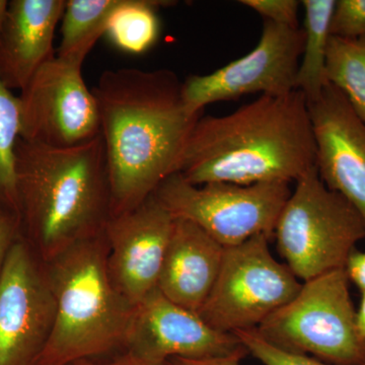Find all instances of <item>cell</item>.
I'll list each match as a JSON object with an SVG mask.
<instances>
[{
	"label": "cell",
	"mask_w": 365,
	"mask_h": 365,
	"mask_svg": "<svg viewBox=\"0 0 365 365\" xmlns=\"http://www.w3.org/2000/svg\"><path fill=\"white\" fill-rule=\"evenodd\" d=\"M182 81L169 69H111L93 88L111 191V217L128 212L176 174L202 114L187 110Z\"/></svg>",
	"instance_id": "obj_1"
},
{
	"label": "cell",
	"mask_w": 365,
	"mask_h": 365,
	"mask_svg": "<svg viewBox=\"0 0 365 365\" xmlns=\"http://www.w3.org/2000/svg\"><path fill=\"white\" fill-rule=\"evenodd\" d=\"M316 165V141L304 93L260 96L225 116H201L178 174L190 184L297 182Z\"/></svg>",
	"instance_id": "obj_2"
},
{
	"label": "cell",
	"mask_w": 365,
	"mask_h": 365,
	"mask_svg": "<svg viewBox=\"0 0 365 365\" xmlns=\"http://www.w3.org/2000/svg\"><path fill=\"white\" fill-rule=\"evenodd\" d=\"M16 179L21 235L43 263L102 234L111 217L102 135L69 148L19 139Z\"/></svg>",
	"instance_id": "obj_3"
},
{
	"label": "cell",
	"mask_w": 365,
	"mask_h": 365,
	"mask_svg": "<svg viewBox=\"0 0 365 365\" xmlns=\"http://www.w3.org/2000/svg\"><path fill=\"white\" fill-rule=\"evenodd\" d=\"M104 232L45 264L54 295V325L35 365H71L126 349L135 307L113 284Z\"/></svg>",
	"instance_id": "obj_4"
},
{
	"label": "cell",
	"mask_w": 365,
	"mask_h": 365,
	"mask_svg": "<svg viewBox=\"0 0 365 365\" xmlns=\"http://www.w3.org/2000/svg\"><path fill=\"white\" fill-rule=\"evenodd\" d=\"M274 230L278 252L302 282L345 268L365 239L351 204L324 184L316 165L297 180Z\"/></svg>",
	"instance_id": "obj_5"
},
{
	"label": "cell",
	"mask_w": 365,
	"mask_h": 365,
	"mask_svg": "<svg viewBox=\"0 0 365 365\" xmlns=\"http://www.w3.org/2000/svg\"><path fill=\"white\" fill-rule=\"evenodd\" d=\"M349 283L345 268L302 282L294 299L255 330L287 352L334 365L365 364Z\"/></svg>",
	"instance_id": "obj_6"
},
{
	"label": "cell",
	"mask_w": 365,
	"mask_h": 365,
	"mask_svg": "<svg viewBox=\"0 0 365 365\" xmlns=\"http://www.w3.org/2000/svg\"><path fill=\"white\" fill-rule=\"evenodd\" d=\"M155 195L174 220L195 223L227 248L259 235L273 239L292 191L284 182L195 186L176 173L160 184Z\"/></svg>",
	"instance_id": "obj_7"
},
{
	"label": "cell",
	"mask_w": 365,
	"mask_h": 365,
	"mask_svg": "<svg viewBox=\"0 0 365 365\" xmlns=\"http://www.w3.org/2000/svg\"><path fill=\"white\" fill-rule=\"evenodd\" d=\"M264 235L225 248L217 279L199 316L222 333L253 330L294 299L302 282L274 258Z\"/></svg>",
	"instance_id": "obj_8"
},
{
	"label": "cell",
	"mask_w": 365,
	"mask_h": 365,
	"mask_svg": "<svg viewBox=\"0 0 365 365\" xmlns=\"http://www.w3.org/2000/svg\"><path fill=\"white\" fill-rule=\"evenodd\" d=\"M83 62L55 56L21 91V138L69 148L101 135L98 103L83 79Z\"/></svg>",
	"instance_id": "obj_9"
},
{
	"label": "cell",
	"mask_w": 365,
	"mask_h": 365,
	"mask_svg": "<svg viewBox=\"0 0 365 365\" xmlns=\"http://www.w3.org/2000/svg\"><path fill=\"white\" fill-rule=\"evenodd\" d=\"M304 28H289L264 20L260 40L248 54L206 76H191L182 81L187 110L202 114L215 103L250 93L284 96L295 91V78L304 51Z\"/></svg>",
	"instance_id": "obj_10"
},
{
	"label": "cell",
	"mask_w": 365,
	"mask_h": 365,
	"mask_svg": "<svg viewBox=\"0 0 365 365\" xmlns=\"http://www.w3.org/2000/svg\"><path fill=\"white\" fill-rule=\"evenodd\" d=\"M45 264L21 235L0 277V365H35L54 325Z\"/></svg>",
	"instance_id": "obj_11"
},
{
	"label": "cell",
	"mask_w": 365,
	"mask_h": 365,
	"mask_svg": "<svg viewBox=\"0 0 365 365\" xmlns=\"http://www.w3.org/2000/svg\"><path fill=\"white\" fill-rule=\"evenodd\" d=\"M174 222L153 194L128 212L112 216L106 225L110 278L134 307L158 288Z\"/></svg>",
	"instance_id": "obj_12"
},
{
	"label": "cell",
	"mask_w": 365,
	"mask_h": 365,
	"mask_svg": "<svg viewBox=\"0 0 365 365\" xmlns=\"http://www.w3.org/2000/svg\"><path fill=\"white\" fill-rule=\"evenodd\" d=\"M126 351L167 364L174 357L213 359L247 349L234 334L215 330L198 314L178 306L155 288L135 307Z\"/></svg>",
	"instance_id": "obj_13"
},
{
	"label": "cell",
	"mask_w": 365,
	"mask_h": 365,
	"mask_svg": "<svg viewBox=\"0 0 365 365\" xmlns=\"http://www.w3.org/2000/svg\"><path fill=\"white\" fill-rule=\"evenodd\" d=\"M307 106L319 176L351 204L365 227V122L330 83L319 100Z\"/></svg>",
	"instance_id": "obj_14"
},
{
	"label": "cell",
	"mask_w": 365,
	"mask_h": 365,
	"mask_svg": "<svg viewBox=\"0 0 365 365\" xmlns=\"http://www.w3.org/2000/svg\"><path fill=\"white\" fill-rule=\"evenodd\" d=\"M66 0H11L0 28V81L24 91L56 56L53 41Z\"/></svg>",
	"instance_id": "obj_15"
},
{
	"label": "cell",
	"mask_w": 365,
	"mask_h": 365,
	"mask_svg": "<svg viewBox=\"0 0 365 365\" xmlns=\"http://www.w3.org/2000/svg\"><path fill=\"white\" fill-rule=\"evenodd\" d=\"M225 247L195 223L175 220L158 289L170 302L198 314L215 287Z\"/></svg>",
	"instance_id": "obj_16"
},
{
	"label": "cell",
	"mask_w": 365,
	"mask_h": 365,
	"mask_svg": "<svg viewBox=\"0 0 365 365\" xmlns=\"http://www.w3.org/2000/svg\"><path fill=\"white\" fill-rule=\"evenodd\" d=\"M306 41L295 78V90L304 93L307 104L321 97L327 85L326 60L331 19L336 0H304Z\"/></svg>",
	"instance_id": "obj_17"
},
{
	"label": "cell",
	"mask_w": 365,
	"mask_h": 365,
	"mask_svg": "<svg viewBox=\"0 0 365 365\" xmlns=\"http://www.w3.org/2000/svg\"><path fill=\"white\" fill-rule=\"evenodd\" d=\"M122 0H66L56 55L85 62Z\"/></svg>",
	"instance_id": "obj_18"
},
{
	"label": "cell",
	"mask_w": 365,
	"mask_h": 365,
	"mask_svg": "<svg viewBox=\"0 0 365 365\" xmlns=\"http://www.w3.org/2000/svg\"><path fill=\"white\" fill-rule=\"evenodd\" d=\"M170 1L122 0L108 23L106 35L122 51L141 54L155 44L160 36L158 7Z\"/></svg>",
	"instance_id": "obj_19"
},
{
	"label": "cell",
	"mask_w": 365,
	"mask_h": 365,
	"mask_svg": "<svg viewBox=\"0 0 365 365\" xmlns=\"http://www.w3.org/2000/svg\"><path fill=\"white\" fill-rule=\"evenodd\" d=\"M326 79L345 96L365 122V36L355 39L331 36L327 50Z\"/></svg>",
	"instance_id": "obj_20"
},
{
	"label": "cell",
	"mask_w": 365,
	"mask_h": 365,
	"mask_svg": "<svg viewBox=\"0 0 365 365\" xmlns=\"http://www.w3.org/2000/svg\"><path fill=\"white\" fill-rule=\"evenodd\" d=\"M21 135V103L0 81V205L20 220L16 150Z\"/></svg>",
	"instance_id": "obj_21"
},
{
	"label": "cell",
	"mask_w": 365,
	"mask_h": 365,
	"mask_svg": "<svg viewBox=\"0 0 365 365\" xmlns=\"http://www.w3.org/2000/svg\"><path fill=\"white\" fill-rule=\"evenodd\" d=\"M234 335L246 348L249 354L253 355L255 359H258L264 365H334L307 355L297 354L280 349L263 339L255 329L237 331Z\"/></svg>",
	"instance_id": "obj_22"
},
{
	"label": "cell",
	"mask_w": 365,
	"mask_h": 365,
	"mask_svg": "<svg viewBox=\"0 0 365 365\" xmlns=\"http://www.w3.org/2000/svg\"><path fill=\"white\" fill-rule=\"evenodd\" d=\"M331 36L355 39L365 36V0H336Z\"/></svg>",
	"instance_id": "obj_23"
},
{
	"label": "cell",
	"mask_w": 365,
	"mask_h": 365,
	"mask_svg": "<svg viewBox=\"0 0 365 365\" xmlns=\"http://www.w3.org/2000/svg\"><path fill=\"white\" fill-rule=\"evenodd\" d=\"M239 2L260 14L265 21L299 28L297 14L302 4L297 0H241Z\"/></svg>",
	"instance_id": "obj_24"
},
{
	"label": "cell",
	"mask_w": 365,
	"mask_h": 365,
	"mask_svg": "<svg viewBox=\"0 0 365 365\" xmlns=\"http://www.w3.org/2000/svg\"><path fill=\"white\" fill-rule=\"evenodd\" d=\"M21 235L19 218L4 206L0 205V277H1L9 250Z\"/></svg>",
	"instance_id": "obj_25"
},
{
	"label": "cell",
	"mask_w": 365,
	"mask_h": 365,
	"mask_svg": "<svg viewBox=\"0 0 365 365\" xmlns=\"http://www.w3.org/2000/svg\"><path fill=\"white\" fill-rule=\"evenodd\" d=\"M345 270L350 282L354 283L360 292H365V252L355 249L348 257Z\"/></svg>",
	"instance_id": "obj_26"
},
{
	"label": "cell",
	"mask_w": 365,
	"mask_h": 365,
	"mask_svg": "<svg viewBox=\"0 0 365 365\" xmlns=\"http://www.w3.org/2000/svg\"><path fill=\"white\" fill-rule=\"evenodd\" d=\"M248 352L235 353L228 356L213 357V359H187L174 357L168 360L167 365H242L241 361Z\"/></svg>",
	"instance_id": "obj_27"
},
{
	"label": "cell",
	"mask_w": 365,
	"mask_h": 365,
	"mask_svg": "<svg viewBox=\"0 0 365 365\" xmlns=\"http://www.w3.org/2000/svg\"><path fill=\"white\" fill-rule=\"evenodd\" d=\"M71 365H167V364H157L153 362L148 361V360L141 359L137 356L130 351H126L118 359L112 360L109 362H93L91 360H83V361L76 362Z\"/></svg>",
	"instance_id": "obj_28"
},
{
	"label": "cell",
	"mask_w": 365,
	"mask_h": 365,
	"mask_svg": "<svg viewBox=\"0 0 365 365\" xmlns=\"http://www.w3.org/2000/svg\"><path fill=\"white\" fill-rule=\"evenodd\" d=\"M361 294V302H360L359 311L356 312V325L360 335L365 340V292Z\"/></svg>",
	"instance_id": "obj_29"
},
{
	"label": "cell",
	"mask_w": 365,
	"mask_h": 365,
	"mask_svg": "<svg viewBox=\"0 0 365 365\" xmlns=\"http://www.w3.org/2000/svg\"><path fill=\"white\" fill-rule=\"evenodd\" d=\"M9 1L6 0H0V28H1L2 21H4V16H6Z\"/></svg>",
	"instance_id": "obj_30"
}]
</instances>
